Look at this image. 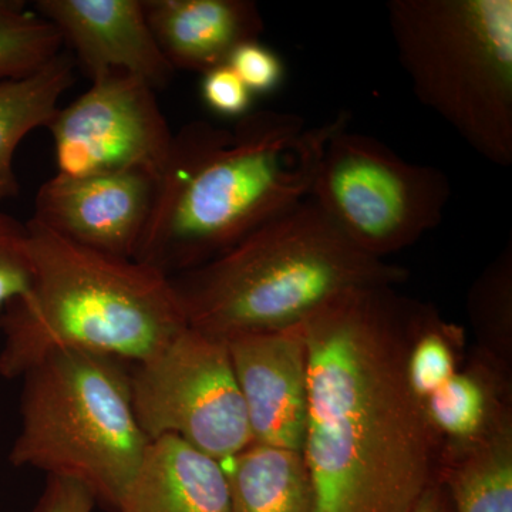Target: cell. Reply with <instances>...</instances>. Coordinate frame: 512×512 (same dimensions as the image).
<instances>
[{
	"mask_svg": "<svg viewBox=\"0 0 512 512\" xmlns=\"http://www.w3.org/2000/svg\"><path fill=\"white\" fill-rule=\"evenodd\" d=\"M156 187V178L144 171L56 174L37 191L30 220L83 247L134 259Z\"/></svg>",
	"mask_w": 512,
	"mask_h": 512,
	"instance_id": "obj_10",
	"label": "cell"
},
{
	"mask_svg": "<svg viewBox=\"0 0 512 512\" xmlns=\"http://www.w3.org/2000/svg\"><path fill=\"white\" fill-rule=\"evenodd\" d=\"M96 500L82 484L47 477L33 512H93Z\"/></svg>",
	"mask_w": 512,
	"mask_h": 512,
	"instance_id": "obj_25",
	"label": "cell"
},
{
	"mask_svg": "<svg viewBox=\"0 0 512 512\" xmlns=\"http://www.w3.org/2000/svg\"><path fill=\"white\" fill-rule=\"evenodd\" d=\"M466 359V332L420 303L406 359L407 380L420 403L437 392Z\"/></svg>",
	"mask_w": 512,
	"mask_h": 512,
	"instance_id": "obj_19",
	"label": "cell"
},
{
	"mask_svg": "<svg viewBox=\"0 0 512 512\" xmlns=\"http://www.w3.org/2000/svg\"><path fill=\"white\" fill-rule=\"evenodd\" d=\"M254 443L302 451L308 421V346L302 325L227 340Z\"/></svg>",
	"mask_w": 512,
	"mask_h": 512,
	"instance_id": "obj_11",
	"label": "cell"
},
{
	"mask_svg": "<svg viewBox=\"0 0 512 512\" xmlns=\"http://www.w3.org/2000/svg\"><path fill=\"white\" fill-rule=\"evenodd\" d=\"M148 440L177 436L220 463L254 443L227 340L185 328L130 372Z\"/></svg>",
	"mask_w": 512,
	"mask_h": 512,
	"instance_id": "obj_8",
	"label": "cell"
},
{
	"mask_svg": "<svg viewBox=\"0 0 512 512\" xmlns=\"http://www.w3.org/2000/svg\"><path fill=\"white\" fill-rule=\"evenodd\" d=\"M158 47L177 70L207 73L227 64L242 43L265 29L251 0H143Z\"/></svg>",
	"mask_w": 512,
	"mask_h": 512,
	"instance_id": "obj_13",
	"label": "cell"
},
{
	"mask_svg": "<svg viewBox=\"0 0 512 512\" xmlns=\"http://www.w3.org/2000/svg\"><path fill=\"white\" fill-rule=\"evenodd\" d=\"M116 512H229L220 461L177 436L150 441Z\"/></svg>",
	"mask_w": 512,
	"mask_h": 512,
	"instance_id": "obj_14",
	"label": "cell"
},
{
	"mask_svg": "<svg viewBox=\"0 0 512 512\" xmlns=\"http://www.w3.org/2000/svg\"><path fill=\"white\" fill-rule=\"evenodd\" d=\"M407 276L403 266L357 248L308 198L171 279L188 326L228 340L295 328L346 293L397 286Z\"/></svg>",
	"mask_w": 512,
	"mask_h": 512,
	"instance_id": "obj_4",
	"label": "cell"
},
{
	"mask_svg": "<svg viewBox=\"0 0 512 512\" xmlns=\"http://www.w3.org/2000/svg\"><path fill=\"white\" fill-rule=\"evenodd\" d=\"M76 66L72 53L63 50L29 76L0 80V202L18 197L16 150L33 130L49 127L60 97L76 80Z\"/></svg>",
	"mask_w": 512,
	"mask_h": 512,
	"instance_id": "obj_17",
	"label": "cell"
},
{
	"mask_svg": "<svg viewBox=\"0 0 512 512\" xmlns=\"http://www.w3.org/2000/svg\"><path fill=\"white\" fill-rule=\"evenodd\" d=\"M32 275L26 222L0 211V312L29 291Z\"/></svg>",
	"mask_w": 512,
	"mask_h": 512,
	"instance_id": "obj_22",
	"label": "cell"
},
{
	"mask_svg": "<svg viewBox=\"0 0 512 512\" xmlns=\"http://www.w3.org/2000/svg\"><path fill=\"white\" fill-rule=\"evenodd\" d=\"M22 379L10 464L82 484L96 504L116 512L150 444L134 413L123 360L63 350Z\"/></svg>",
	"mask_w": 512,
	"mask_h": 512,
	"instance_id": "obj_5",
	"label": "cell"
},
{
	"mask_svg": "<svg viewBox=\"0 0 512 512\" xmlns=\"http://www.w3.org/2000/svg\"><path fill=\"white\" fill-rule=\"evenodd\" d=\"M410 512H454L447 488L440 480L431 484Z\"/></svg>",
	"mask_w": 512,
	"mask_h": 512,
	"instance_id": "obj_26",
	"label": "cell"
},
{
	"mask_svg": "<svg viewBox=\"0 0 512 512\" xmlns=\"http://www.w3.org/2000/svg\"><path fill=\"white\" fill-rule=\"evenodd\" d=\"M439 480L454 512H512V417L470 446L443 448Z\"/></svg>",
	"mask_w": 512,
	"mask_h": 512,
	"instance_id": "obj_18",
	"label": "cell"
},
{
	"mask_svg": "<svg viewBox=\"0 0 512 512\" xmlns=\"http://www.w3.org/2000/svg\"><path fill=\"white\" fill-rule=\"evenodd\" d=\"M64 50L55 26L22 0H0V80L42 69Z\"/></svg>",
	"mask_w": 512,
	"mask_h": 512,
	"instance_id": "obj_21",
	"label": "cell"
},
{
	"mask_svg": "<svg viewBox=\"0 0 512 512\" xmlns=\"http://www.w3.org/2000/svg\"><path fill=\"white\" fill-rule=\"evenodd\" d=\"M221 464L228 478L229 512H316L301 451L252 443Z\"/></svg>",
	"mask_w": 512,
	"mask_h": 512,
	"instance_id": "obj_16",
	"label": "cell"
},
{
	"mask_svg": "<svg viewBox=\"0 0 512 512\" xmlns=\"http://www.w3.org/2000/svg\"><path fill=\"white\" fill-rule=\"evenodd\" d=\"M450 197L439 168L345 126L329 138L309 198L357 248L384 259L440 225Z\"/></svg>",
	"mask_w": 512,
	"mask_h": 512,
	"instance_id": "obj_7",
	"label": "cell"
},
{
	"mask_svg": "<svg viewBox=\"0 0 512 512\" xmlns=\"http://www.w3.org/2000/svg\"><path fill=\"white\" fill-rule=\"evenodd\" d=\"M468 316L478 339L477 348L511 366L512 360V245L504 248L471 286Z\"/></svg>",
	"mask_w": 512,
	"mask_h": 512,
	"instance_id": "obj_20",
	"label": "cell"
},
{
	"mask_svg": "<svg viewBox=\"0 0 512 512\" xmlns=\"http://www.w3.org/2000/svg\"><path fill=\"white\" fill-rule=\"evenodd\" d=\"M284 111L245 114L234 128L197 120L174 134L134 259L174 278L207 264L311 197L329 138Z\"/></svg>",
	"mask_w": 512,
	"mask_h": 512,
	"instance_id": "obj_2",
	"label": "cell"
},
{
	"mask_svg": "<svg viewBox=\"0 0 512 512\" xmlns=\"http://www.w3.org/2000/svg\"><path fill=\"white\" fill-rule=\"evenodd\" d=\"M47 130L57 175L144 171L160 177L174 133L156 90L124 72L101 74L76 100L60 107Z\"/></svg>",
	"mask_w": 512,
	"mask_h": 512,
	"instance_id": "obj_9",
	"label": "cell"
},
{
	"mask_svg": "<svg viewBox=\"0 0 512 512\" xmlns=\"http://www.w3.org/2000/svg\"><path fill=\"white\" fill-rule=\"evenodd\" d=\"M387 19L417 99L485 160L510 167L511 0H393Z\"/></svg>",
	"mask_w": 512,
	"mask_h": 512,
	"instance_id": "obj_6",
	"label": "cell"
},
{
	"mask_svg": "<svg viewBox=\"0 0 512 512\" xmlns=\"http://www.w3.org/2000/svg\"><path fill=\"white\" fill-rule=\"evenodd\" d=\"M227 64L252 94L272 92L284 79L281 59L259 40L242 43L232 52Z\"/></svg>",
	"mask_w": 512,
	"mask_h": 512,
	"instance_id": "obj_23",
	"label": "cell"
},
{
	"mask_svg": "<svg viewBox=\"0 0 512 512\" xmlns=\"http://www.w3.org/2000/svg\"><path fill=\"white\" fill-rule=\"evenodd\" d=\"M420 302L357 289L302 323L308 421L302 456L316 512H410L439 480L443 441L407 380Z\"/></svg>",
	"mask_w": 512,
	"mask_h": 512,
	"instance_id": "obj_1",
	"label": "cell"
},
{
	"mask_svg": "<svg viewBox=\"0 0 512 512\" xmlns=\"http://www.w3.org/2000/svg\"><path fill=\"white\" fill-rule=\"evenodd\" d=\"M33 10L55 26L90 80L124 72L156 92L173 80L175 70L148 26L143 0H37Z\"/></svg>",
	"mask_w": 512,
	"mask_h": 512,
	"instance_id": "obj_12",
	"label": "cell"
},
{
	"mask_svg": "<svg viewBox=\"0 0 512 512\" xmlns=\"http://www.w3.org/2000/svg\"><path fill=\"white\" fill-rule=\"evenodd\" d=\"M204 103L225 117H244L251 107L252 93L228 64L204 73L201 84Z\"/></svg>",
	"mask_w": 512,
	"mask_h": 512,
	"instance_id": "obj_24",
	"label": "cell"
},
{
	"mask_svg": "<svg viewBox=\"0 0 512 512\" xmlns=\"http://www.w3.org/2000/svg\"><path fill=\"white\" fill-rule=\"evenodd\" d=\"M29 231L32 284L0 312V376L19 379L52 353L84 350L144 362L188 328L170 276L60 237Z\"/></svg>",
	"mask_w": 512,
	"mask_h": 512,
	"instance_id": "obj_3",
	"label": "cell"
},
{
	"mask_svg": "<svg viewBox=\"0 0 512 512\" xmlns=\"http://www.w3.org/2000/svg\"><path fill=\"white\" fill-rule=\"evenodd\" d=\"M421 406L443 448L470 446L512 417L511 366L476 348Z\"/></svg>",
	"mask_w": 512,
	"mask_h": 512,
	"instance_id": "obj_15",
	"label": "cell"
}]
</instances>
